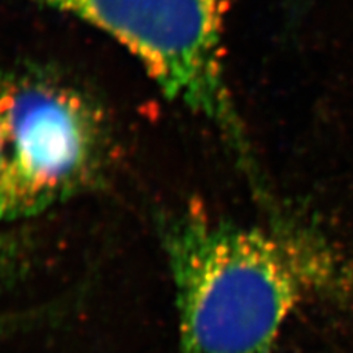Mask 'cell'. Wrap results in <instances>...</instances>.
<instances>
[{
	"label": "cell",
	"mask_w": 353,
	"mask_h": 353,
	"mask_svg": "<svg viewBox=\"0 0 353 353\" xmlns=\"http://www.w3.org/2000/svg\"><path fill=\"white\" fill-rule=\"evenodd\" d=\"M3 154H5V143H3L2 127H0V170H2V165H3Z\"/></svg>",
	"instance_id": "5b68a950"
},
{
	"label": "cell",
	"mask_w": 353,
	"mask_h": 353,
	"mask_svg": "<svg viewBox=\"0 0 353 353\" xmlns=\"http://www.w3.org/2000/svg\"><path fill=\"white\" fill-rule=\"evenodd\" d=\"M163 240L176 353H272L296 307L339 283L333 256L312 237L227 223L201 206L170 218Z\"/></svg>",
	"instance_id": "6da1fadb"
},
{
	"label": "cell",
	"mask_w": 353,
	"mask_h": 353,
	"mask_svg": "<svg viewBox=\"0 0 353 353\" xmlns=\"http://www.w3.org/2000/svg\"><path fill=\"white\" fill-rule=\"evenodd\" d=\"M0 221L48 211L103 167L105 121L80 90L41 71H0Z\"/></svg>",
	"instance_id": "7a4b0ae2"
},
{
	"label": "cell",
	"mask_w": 353,
	"mask_h": 353,
	"mask_svg": "<svg viewBox=\"0 0 353 353\" xmlns=\"http://www.w3.org/2000/svg\"><path fill=\"white\" fill-rule=\"evenodd\" d=\"M105 31L145 66L162 93L212 123L249 159L224 77L228 0H34Z\"/></svg>",
	"instance_id": "3957f363"
},
{
	"label": "cell",
	"mask_w": 353,
	"mask_h": 353,
	"mask_svg": "<svg viewBox=\"0 0 353 353\" xmlns=\"http://www.w3.org/2000/svg\"><path fill=\"white\" fill-rule=\"evenodd\" d=\"M18 249L19 246L12 237L0 234V287L12 280V275L18 270Z\"/></svg>",
	"instance_id": "277c9868"
}]
</instances>
